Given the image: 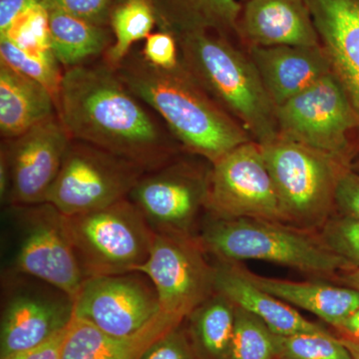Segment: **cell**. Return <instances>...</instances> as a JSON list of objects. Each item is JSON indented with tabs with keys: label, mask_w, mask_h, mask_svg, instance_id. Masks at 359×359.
I'll return each instance as SVG.
<instances>
[{
	"label": "cell",
	"mask_w": 359,
	"mask_h": 359,
	"mask_svg": "<svg viewBox=\"0 0 359 359\" xmlns=\"http://www.w3.org/2000/svg\"><path fill=\"white\" fill-rule=\"evenodd\" d=\"M56 109L71 139L119 156L145 172L184 150L159 116L103 58L65 71Z\"/></svg>",
	"instance_id": "6da1fadb"
},
{
	"label": "cell",
	"mask_w": 359,
	"mask_h": 359,
	"mask_svg": "<svg viewBox=\"0 0 359 359\" xmlns=\"http://www.w3.org/2000/svg\"><path fill=\"white\" fill-rule=\"evenodd\" d=\"M125 84L165 123L180 145L211 164L233 149L252 141L244 127L208 95L184 67L162 69L134 47L116 68Z\"/></svg>",
	"instance_id": "7a4b0ae2"
},
{
	"label": "cell",
	"mask_w": 359,
	"mask_h": 359,
	"mask_svg": "<svg viewBox=\"0 0 359 359\" xmlns=\"http://www.w3.org/2000/svg\"><path fill=\"white\" fill-rule=\"evenodd\" d=\"M177 40L184 67L252 140L263 146L280 138L276 107L249 54L218 33H193Z\"/></svg>",
	"instance_id": "3957f363"
},
{
	"label": "cell",
	"mask_w": 359,
	"mask_h": 359,
	"mask_svg": "<svg viewBox=\"0 0 359 359\" xmlns=\"http://www.w3.org/2000/svg\"><path fill=\"white\" fill-rule=\"evenodd\" d=\"M308 231L264 219L210 217L198 238L208 254L224 263L255 259L325 278L353 266Z\"/></svg>",
	"instance_id": "277c9868"
},
{
	"label": "cell",
	"mask_w": 359,
	"mask_h": 359,
	"mask_svg": "<svg viewBox=\"0 0 359 359\" xmlns=\"http://www.w3.org/2000/svg\"><path fill=\"white\" fill-rule=\"evenodd\" d=\"M2 209V275L32 276L75 299L85 278L66 230L65 215L49 203Z\"/></svg>",
	"instance_id": "5b68a950"
},
{
	"label": "cell",
	"mask_w": 359,
	"mask_h": 359,
	"mask_svg": "<svg viewBox=\"0 0 359 359\" xmlns=\"http://www.w3.org/2000/svg\"><path fill=\"white\" fill-rule=\"evenodd\" d=\"M261 148L285 224L304 231L321 228L335 208L340 177L351 165L282 138Z\"/></svg>",
	"instance_id": "8992f818"
},
{
	"label": "cell",
	"mask_w": 359,
	"mask_h": 359,
	"mask_svg": "<svg viewBox=\"0 0 359 359\" xmlns=\"http://www.w3.org/2000/svg\"><path fill=\"white\" fill-rule=\"evenodd\" d=\"M65 226L85 280L137 271L147 261L155 237L128 198L65 216Z\"/></svg>",
	"instance_id": "52a82bcc"
},
{
	"label": "cell",
	"mask_w": 359,
	"mask_h": 359,
	"mask_svg": "<svg viewBox=\"0 0 359 359\" xmlns=\"http://www.w3.org/2000/svg\"><path fill=\"white\" fill-rule=\"evenodd\" d=\"M280 138L327 153L351 165L358 121L334 73L276 107Z\"/></svg>",
	"instance_id": "ba28073f"
},
{
	"label": "cell",
	"mask_w": 359,
	"mask_h": 359,
	"mask_svg": "<svg viewBox=\"0 0 359 359\" xmlns=\"http://www.w3.org/2000/svg\"><path fill=\"white\" fill-rule=\"evenodd\" d=\"M144 173L119 156L72 139L46 203L65 216L101 209L127 199Z\"/></svg>",
	"instance_id": "9c48e42d"
},
{
	"label": "cell",
	"mask_w": 359,
	"mask_h": 359,
	"mask_svg": "<svg viewBox=\"0 0 359 359\" xmlns=\"http://www.w3.org/2000/svg\"><path fill=\"white\" fill-rule=\"evenodd\" d=\"M0 359L29 351L66 330L74 299L50 283L23 275H2Z\"/></svg>",
	"instance_id": "30bf717a"
},
{
	"label": "cell",
	"mask_w": 359,
	"mask_h": 359,
	"mask_svg": "<svg viewBox=\"0 0 359 359\" xmlns=\"http://www.w3.org/2000/svg\"><path fill=\"white\" fill-rule=\"evenodd\" d=\"M196 236L155 233L137 271L152 282L163 313L183 321L215 294V266Z\"/></svg>",
	"instance_id": "8fae6325"
},
{
	"label": "cell",
	"mask_w": 359,
	"mask_h": 359,
	"mask_svg": "<svg viewBox=\"0 0 359 359\" xmlns=\"http://www.w3.org/2000/svg\"><path fill=\"white\" fill-rule=\"evenodd\" d=\"M209 167L180 158L142 175L128 199L155 233L195 236L193 228L209 191Z\"/></svg>",
	"instance_id": "7c38bea8"
},
{
	"label": "cell",
	"mask_w": 359,
	"mask_h": 359,
	"mask_svg": "<svg viewBox=\"0 0 359 359\" xmlns=\"http://www.w3.org/2000/svg\"><path fill=\"white\" fill-rule=\"evenodd\" d=\"M205 211L217 219L285 224L259 144H242L212 163Z\"/></svg>",
	"instance_id": "4fadbf2b"
},
{
	"label": "cell",
	"mask_w": 359,
	"mask_h": 359,
	"mask_svg": "<svg viewBox=\"0 0 359 359\" xmlns=\"http://www.w3.org/2000/svg\"><path fill=\"white\" fill-rule=\"evenodd\" d=\"M152 282L140 271L85 280L73 316L106 334L128 337L143 332L162 313Z\"/></svg>",
	"instance_id": "5bb4252c"
},
{
	"label": "cell",
	"mask_w": 359,
	"mask_h": 359,
	"mask_svg": "<svg viewBox=\"0 0 359 359\" xmlns=\"http://www.w3.org/2000/svg\"><path fill=\"white\" fill-rule=\"evenodd\" d=\"M71 140L57 114L16 138L1 141L0 162L9 179L4 207L46 203Z\"/></svg>",
	"instance_id": "9a60e30c"
},
{
	"label": "cell",
	"mask_w": 359,
	"mask_h": 359,
	"mask_svg": "<svg viewBox=\"0 0 359 359\" xmlns=\"http://www.w3.org/2000/svg\"><path fill=\"white\" fill-rule=\"evenodd\" d=\"M359 126V0H304ZM359 138V127H358Z\"/></svg>",
	"instance_id": "2e32d148"
},
{
	"label": "cell",
	"mask_w": 359,
	"mask_h": 359,
	"mask_svg": "<svg viewBox=\"0 0 359 359\" xmlns=\"http://www.w3.org/2000/svg\"><path fill=\"white\" fill-rule=\"evenodd\" d=\"M237 34L249 47L321 45L304 0H248L238 18Z\"/></svg>",
	"instance_id": "e0dca14e"
},
{
	"label": "cell",
	"mask_w": 359,
	"mask_h": 359,
	"mask_svg": "<svg viewBox=\"0 0 359 359\" xmlns=\"http://www.w3.org/2000/svg\"><path fill=\"white\" fill-rule=\"evenodd\" d=\"M249 56L276 107L332 72L323 46L249 47Z\"/></svg>",
	"instance_id": "ac0fdd59"
},
{
	"label": "cell",
	"mask_w": 359,
	"mask_h": 359,
	"mask_svg": "<svg viewBox=\"0 0 359 359\" xmlns=\"http://www.w3.org/2000/svg\"><path fill=\"white\" fill-rule=\"evenodd\" d=\"M215 292L223 295L236 308L256 316L278 337L325 330L306 320L294 306L259 289L236 263L219 262L215 266Z\"/></svg>",
	"instance_id": "d6986e66"
},
{
	"label": "cell",
	"mask_w": 359,
	"mask_h": 359,
	"mask_svg": "<svg viewBox=\"0 0 359 359\" xmlns=\"http://www.w3.org/2000/svg\"><path fill=\"white\" fill-rule=\"evenodd\" d=\"M183 321L162 313L139 334L118 337L73 316L60 346V359H141L153 344Z\"/></svg>",
	"instance_id": "ffe728a7"
},
{
	"label": "cell",
	"mask_w": 359,
	"mask_h": 359,
	"mask_svg": "<svg viewBox=\"0 0 359 359\" xmlns=\"http://www.w3.org/2000/svg\"><path fill=\"white\" fill-rule=\"evenodd\" d=\"M242 268L243 273L259 289L294 308L304 309L332 327H337L359 309V292L321 282H292L256 275Z\"/></svg>",
	"instance_id": "44dd1931"
},
{
	"label": "cell",
	"mask_w": 359,
	"mask_h": 359,
	"mask_svg": "<svg viewBox=\"0 0 359 359\" xmlns=\"http://www.w3.org/2000/svg\"><path fill=\"white\" fill-rule=\"evenodd\" d=\"M55 115V101L43 85L0 62L2 140L16 138Z\"/></svg>",
	"instance_id": "7402d4cb"
},
{
	"label": "cell",
	"mask_w": 359,
	"mask_h": 359,
	"mask_svg": "<svg viewBox=\"0 0 359 359\" xmlns=\"http://www.w3.org/2000/svg\"><path fill=\"white\" fill-rule=\"evenodd\" d=\"M157 27L176 39L200 32L237 34L243 6L238 0H148Z\"/></svg>",
	"instance_id": "603a6c76"
},
{
	"label": "cell",
	"mask_w": 359,
	"mask_h": 359,
	"mask_svg": "<svg viewBox=\"0 0 359 359\" xmlns=\"http://www.w3.org/2000/svg\"><path fill=\"white\" fill-rule=\"evenodd\" d=\"M52 50L68 70L102 59L114 42L109 26L95 25L56 9H48Z\"/></svg>",
	"instance_id": "cb8c5ba5"
},
{
	"label": "cell",
	"mask_w": 359,
	"mask_h": 359,
	"mask_svg": "<svg viewBox=\"0 0 359 359\" xmlns=\"http://www.w3.org/2000/svg\"><path fill=\"white\" fill-rule=\"evenodd\" d=\"M155 26L157 18L148 0H118L109 20L114 42L104 60L117 68L139 42L147 39Z\"/></svg>",
	"instance_id": "d4e9b609"
},
{
	"label": "cell",
	"mask_w": 359,
	"mask_h": 359,
	"mask_svg": "<svg viewBox=\"0 0 359 359\" xmlns=\"http://www.w3.org/2000/svg\"><path fill=\"white\" fill-rule=\"evenodd\" d=\"M187 318L205 355L229 359L236 320V306L229 299L215 292Z\"/></svg>",
	"instance_id": "484cf974"
},
{
	"label": "cell",
	"mask_w": 359,
	"mask_h": 359,
	"mask_svg": "<svg viewBox=\"0 0 359 359\" xmlns=\"http://www.w3.org/2000/svg\"><path fill=\"white\" fill-rule=\"evenodd\" d=\"M278 358V335L244 309L236 308L235 330L229 359Z\"/></svg>",
	"instance_id": "4316f807"
},
{
	"label": "cell",
	"mask_w": 359,
	"mask_h": 359,
	"mask_svg": "<svg viewBox=\"0 0 359 359\" xmlns=\"http://www.w3.org/2000/svg\"><path fill=\"white\" fill-rule=\"evenodd\" d=\"M0 39H8L32 55L55 57L52 50L49 11L42 2L16 16L6 32L0 34Z\"/></svg>",
	"instance_id": "83f0119b"
},
{
	"label": "cell",
	"mask_w": 359,
	"mask_h": 359,
	"mask_svg": "<svg viewBox=\"0 0 359 359\" xmlns=\"http://www.w3.org/2000/svg\"><path fill=\"white\" fill-rule=\"evenodd\" d=\"M0 62L16 72L39 82L50 92L57 103L65 70L55 57H41L28 53L6 39H0Z\"/></svg>",
	"instance_id": "f1b7e54d"
},
{
	"label": "cell",
	"mask_w": 359,
	"mask_h": 359,
	"mask_svg": "<svg viewBox=\"0 0 359 359\" xmlns=\"http://www.w3.org/2000/svg\"><path fill=\"white\" fill-rule=\"evenodd\" d=\"M280 359H353L340 339L327 330L278 337Z\"/></svg>",
	"instance_id": "f546056e"
},
{
	"label": "cell",
	"mask_w": 359,
	"mask_h": 359,
	"mask_svg": "<svg viewBox=\"0 0 359 359\" xmlns=\"http://www.w3.org/2000/svg\"><path fill=\"white\" fill-rule=\"evenodd\" d=\"M320 238L335 255L351 266H359V219L330 218L321 226Z\"/></svg>",
	"instance_id": "4dcf8cb0"
},
{
	"label": "cell",
	"mask_w": 359,
	"mask_h": 359,
	"mask_svg": "<svg viewBox=\"0 0 359 359\" xmlns=\"http://www.w3.org/2000/svg\"><path fill=\"white\" fill-rule=\"evenodd\" d=\"M118 0H43L48 9H56L75 18L109 26L111 13Z\"/></svg>",
	"instance_id": "1f68e13d"
},
{
	"label": "cell",
	"mask_w": 359,
	"mask_h": 359,
	"mask_svg": "<svg viewBox=\"0 0 359 359\" xmlns=\"http://www.w3.org/2000/svg\"><path fill=\"white\" fill-rule=\"evenodd\" d=\"M142 57L149 65L162 69H171L179 65L178 40L172 33L158 29L144 40L140 48Z\"/></svg>",
	"instance_id": "d6a6232c"
},
{
	"label": "cell",
	"mask_w": 359,
	"mask_h": 359,
	"mask_svg": "<svg viewBox=\"0 0 359 359\" xmlns=\"http://www.w3.org/2000/svg\"><path fill=\"white\" fill-rule=\"evenodd\" d=\"M141 359H196V356L179 325L156 340Z\"/></svg>",
	"instance_id": "836d02e7"
},
{
	"label": "cell",
	"mask_w": 359,
	"mask_h": 359,
	"mask_svg": "<svg viewBox=\"0 0 359 359\" xmlns=\"http://www.w3.org/2000/svg\"><path fill=\"white\" fill-rule=\"evenodd\" d=\"M335 208L341 216L359 219V173L351 167L344 172L337 183Z\"/></svg>",
	"instance_id": "e575fe53"
},
{
	"label": "cell",
	"mask_w": 359,
	"mask_h": 359,
	"mask_svg": "<svg viewBox=\"0 0 359 359\" xmlns=\"http://www.w3.org/2000/svg\"><path fill=\"white\" fill-rule=\"evenodd\" d=\"M65 330L41 346L1 359H60V346Z\"/></svg>",
	"instance_id": "d590c367"
},
{
	"label": "cell",
	"mask_w": 359,
	"mask_h": 359,
	"mask_svg": "<svg viewBox=\"0 0 359 359\" xmlns=\"http://www.w3.org/2000/svg\"><path fill=\"white\" fill-rule=\"evenodd\" d=\"M43 0H0V34H2L16 16Z\"/></svg>",
	"instance_id": "8d00e7d4"
},
{
	"label": "cell",
	"mask_w": 359,
	"mask_h": 359,
	"mask_svg": "<svg viewBox=\"0 0 359 359\" xmlns=\"http://www.w3.org/2000/svg\"><path fill=\"white\" fill-rule=\"evenodd\" d=\"M344 335V339L359 341V309L335 327Z\"/></svg>",
	"instance_id": "74e56055"
},
{
	"label": "cell",
	"mask_w": 359,
	"mask_h": 359,
	"mask_svg": "<svg viewBox=\"0 0 359 359\" xmlns=\"http://www.w3.org/2000/svg\"><path fill=\"white\" fill-rule=\"evenodd\" d=\"M342 282L346 283L347 287L359 292V266H353L342 271Z\"/></svg>",
	"instance_id": "f35d334b"
},
{
	"label": "cell",
	"mask_w": 359,
	"mask_h": 359,
	"mask_svg": "<svg viewBox=\"0 0 359 359\" xmlns=\"http://www.w3.org/2000/svg\"><path fill=\"white\" fill-rule=\"evenodd\" d=\"M340 340H341L342 344L346 346V348L348 349L353 359H359V341L344 339V337H341Z\"/></svg>",
	"instance_id": "ab89813d"
},
{
	"label": "cell",
	"mask_w": 359,
	"mask_h": 359,
	"mask_svg": "<svg viewBox=\"0 0 359 359\" xmlns=\"http://www.w3.org/2000/svg\"><path fill=\"white\" fill-rule=\"evenodd\" d=\"M243 1H245V2H247V1H248V0H243Z\"/></svg>",
	"instance_id": "60d3db41"
}]
</instances>
